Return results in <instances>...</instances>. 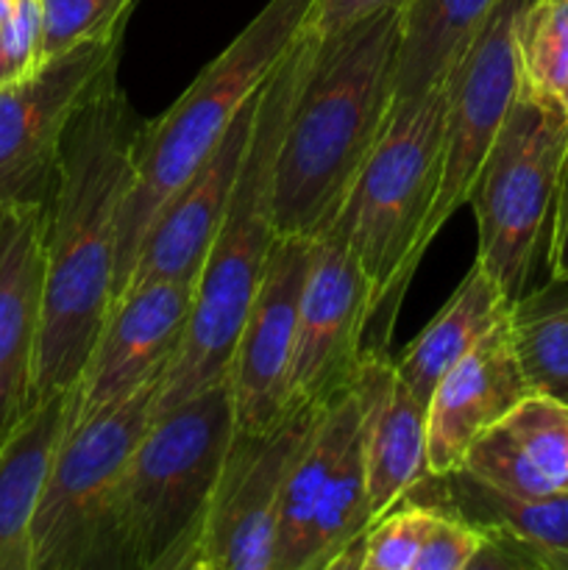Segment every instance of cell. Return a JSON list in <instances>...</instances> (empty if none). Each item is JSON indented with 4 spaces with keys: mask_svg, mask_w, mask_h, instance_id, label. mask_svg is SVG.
Segmentation results:
<instances>
[{
    "mask_svg": "<svg viewBox=\"0 0 568 570\" xmlns=\"http://www.w3.org/2000/svg\"><path fill=\"white\" fill-rule=\"evenodd\" d=\"M562 109L568 111V92H566V98H562Z\"/></svg>",
    "mask_w": 568,
    "mask_h": 570,
    "instance_id": "1f68e13d",
    "label": "cell"
},
{
    "mask_svg": "<svg viewBox=\"0 0 568 570\" xmlns=\"http://www.w3.org/2000/svg\"><path fill=\"white\" fill-rule=\"evenodd\" d=\"M401 501L438 507L479 529L484 546L473 570H568V495L523 499L457 468L429 473Z\"/></svg>",
    "mask_w": 568,
    "mask_h": 570,
    "instance_id": "5bb4252c",
    "label": "cell"
},
{
    "mask_svg": "<svg viewBox=\"0 0 568 570\" xmlns=\"http://www.w3.org/2000/svg\"><path fill=\"white\" fill-rule=\"evenodd\" d=\"M159 384L161 376L67 429L33 512L31 570H117V488L154 417Z\"/></svg>",
    "mask_w": 568,
    "mask_h": 570,
    "instance_id": "ba28073f",
    "label": "cell"
},
{
    "mask_svg": "<svg viewBox=\"0 0 568 570\" xmlns=\"http://www.w3.org/2000/svg\"><path fill=\"white\" fill-rule=\"evenodd\" d=\"M510 304L499 284L479 262H473L460 287L427 328L412 340L399 360H393L395 376L404 387L427 404L440 379L490 332L505 321Z\"/></svg>",
    "mask_w": 568,
    "mask_h": 570,
    "instance_id": "44dd1931",
    "label": "cell"
},
{
    "mask_svg": "<svg viewBox=\"0 0 568 570\" xmlns=\"http://www.w3.org/2000/svg\"><path fill=\"white\" fill-rule=\"evenodd\" d=\"M434 507L401 501L371 523L362 538L360 570H415Z\"/></svg>",
    "mask_w": 568,
    "mask_h": 570,
    "instance_id": "4316f807",
    "label": "cell"
},
{
    "mask_svg": "<svg viewBox=\"0 0 568 570\" xmlns=\"http://www.w3.org/2000/svg\"><path fill=\"white\" fill-rule=\"evenodd\" d=\"M407 0H315L306 20V31L315 39L332 37L354 22L368 20L388 9H401Z\"/></svg>",
    "mask_w": 568,
    "mask_h": 570,
    "instance_id": "f546056e",
    "label": "cell"
},
{
    "mask_svg": "<svg viewBox=\"0 0 568 570\" xmlns=\"http://www.w3.org/2000/svg\"><path fill=\"white\" fill-rule=\"evenodd\" d=\"M521 83L540 98L568 92V0H532L518 31Z\"/></svg>",
    "mask_w": 568,
    "mask_h": 570,
    "instance_id": "d4e9b609",
    "label": "cell"
},
{
    "mask_svg": "<svg viewBox=\"0 0 568 570\" xmlns=\"http://www.w3.org/2000/svg\"><path fill=\"white\" fill-rule=\"evenodd\" d=\"M354 387L362 404L360 440L368 501L376 521L429 476L427 404L395 376L390 351L362 348Z\"/></svg>",
    "mask_w": 568,
    "mask_h": 570,
    "instance_id": "ac0fdd59",
    "label": "cell"
},
{
    "mask_svg": "<svg viewBox=\"0 0 568 570\" xmlns=\"http://www.w3.org/2000/svg\"><path fill=\"white\" fill-rule=\"evenodd\" d=\"M373 312V284L343 234L315 239L298 309L287 415L332 404L354 384Z\"/></svg>",
    "mask_w": 568,
    "mask_h": 570,
    "instance_id": "8fae6325",
    "label": "cell"
},
{
    "mask_svg": "<svg viewBox=\"0 0 568 570\" xmlns=\"http://www.w3.org/2000/svg\"><path fill=\"white\" fill-rule=\"evenodd\" d=\"M195 282L134 284L111 306L76 387L72 423L92 417L165 376L193 315ZM70 423V426H72Z\"/></svg>",
    "mask_w": 568,
    "mask_h": 570,
    "instance_id": "4fadbf2b",
    "label": "cell"
},
{
    "mask_svg": "<svg viewBox=\"0 0 568 570\" xmlns=\"http://www.w3.org/2000/svg\"><path fill=\"white\" fill-rule=\"evenodd\" d=\"M45 306V206L0 209V445L33 410Z\"/></svg>",
    "mask_w": 568,
    "mask_h": 570,
    "instance_id": "e0dca14e",
    "label": "cell"
},
{
    "mask_svg": "<svg viewBox=\"0 0 568 570\" xmlns=\"http://www.w3.org/2000/svg\"><path fill=\"white\" fill-rule=\"evenodd\" d=\"M546 271H549L551 282L568 284V150H566V159H562L560 187H557L549 250H546Z\"/></svg>",
    "mask_w": 568,
    "mask_h": 570,
    "instance_id": "4dcf8cb0",
    "label": "cell"
},
{
    "mask_svg": "<svg viewBox=\"0 0 568 570\" xmlns=\"http://www.w3.org/2000/svg\"><path fill=\"white\" fill-rule=\"evenodd\" d=\"M443 122L445 81L395 104L343 215L332 226L373 284L368 351L390 348L395 315L423 259L418 239L440 184Z\"/></svg>",
    "mask_w": 568,
    "mask_h": 570,
    "instance_id": "8992f818",
    "label": "cell"
},
{
    "mask_svg": "<svg viewBox=\"0 0 568 570\" xmlns=\"http://www.w3.org/2000/svg\"><path fill=\"white\" fill-rule=\"evenodd\" d=\"M510 328L532 393L568 404V284H535L510 306Z\"/></svg>",
    "mask_w": 568,
    "mask_h": 570,
    "instance_id": "cb8c5ba5",
    "label": "cell"
},
{
    "mask_svg": "<svg viewBox=\"0 0 568 570\" xmlns=\"http://www.w3.org/2000/svg\"><path fill=\"white\" fill-rule=\"evenodd\" d=\"M42 65V14L39 0H11L0 20V87L31 76Z\"/></svg>",
    "mask_w": 568,
    "mask_h": 570,
    "instance_id": "83f0119b",
    "label": "cell"
},
{
    "mask_svg": "<svg viewBox=\"0 0 568 570\" xmlns=\"http://www.w3.org/2000/svg\"><path fill=\"white\" fill-rule=\"evenodd\" d=\"M501 0H407L395 65V104L445 81Z\"/></svg>",
    "mask_w": 568,
    "mask_h": 570,
    "instance_id": "603a6c76",
    "label": "cell"
},
{
    "mask_svg": "<svg viewBox=\"0 0 568 570\" xmlns=\"http://www.w3.org/2000/svg\"><path fill=\"white\" fill-rule=\"evenodd\" d=\"M566 150L568 111L521 83L468 198L477 220V262L510 306L535 287L546 265Z\"/></svg>",
    "mask_w": 568,
    "mask_h": 570,
    "instance_id": "52a82bcc",
    "label": "cell"
},
{
    "mask_svg": "<svg viewBox=\"0 0 568 570\" xmlns=\"http://www.w3.org/2000/svg\"><path fill=\"white\" fill-rule=\"evenodd\" d=\"M312 50L315 37L304 28L287 56L262 83L254 134L234 184L232 204L206 250L204 267L195 282L193 315L156 390L154 415L228 379L234 345L278 237L273 223V173L290 109L310 70Z\"/></svg>",
    "mask_w": 568,
    "mask_h": 570,
    "instance_id": "3957f363",
    "label": "cell"
},
{
    "mask_svg": "<svg viewBox=\"0 0 568 570\" xmlns=\"http://www.w3.org/2000/svg\"><path fill=\"white\" fill-rule=\"evenodd\" d=\"M123 39L87 42L0 87V209H42L59 178L67 128L120 65Z\"/></svg>",
    "mask_w": 568,
    "mask_h": 570,
    "instance_id": "9c48e42d",
    "label": "cell"
},
{
    "mask_svg": "<svg viewBox=\"0 0 568 570\" xmlns=\"http://www.w3.org/2000/svg\"><path fill=\"white\" fill-rule=\"evenodd\" d=\"M532 393L512 343L510 312L496 323L449 373L427 401L429 473L462 468L473 440Z\"/></svg>",
    "mask_w": 568,
    "mask_h": 570,
    "instance_id": "2e32d148",
    "label": "cell"
},
{
    "mask_svg": "<svg viewBox=\"0 0 568 570\" xmlns=\"http://www.w3.org/2000/svg\"><path fill=\"white\" fill-rule=\"evenodd\" d=\"M143 122L115 67L67 128L59 178L45 206V306L33 404L78 387L115 306L117 223Z\"/></svg>",
    "mask_w": 568,
    "mask_h": 570,
    "instance_id": "6da1fadb",
    "label": "cell"
},
{
    "mask_svg": "<svg viewBox=\"0 0 568 570\" xmlns=\"http://www.w3.org/2000/svg\"><path fill=\"white\" fill-rule=\"evenodd\" d=\"M484 538L479 529L434 507L427 540L415 560V570H473Z\"/></svg>",
    "mask_w": 568,
    "mask_h": 570,
    "instance_id": "f1b7e54d",
    "label": "cell"
},
{
    "mask_svg": "<svg viewBox=\"0 0 568 570\" xmlns=\"http://www.w3.org/2000/svg\"><path fill=\"white\" fill-rule=\"evenodd\" d=\"M312 6L315 0H267L265 9L195 76L170 109L143 122L117 223L115 301L126 289L139 245L159 212L204 165L245 100L304 33Z\"/></svg>",
    "mask_w": 568,
    "mask_h": 570,
    "instance_id": "277c9868",
    "label": "cell"
},
{
    "mask_svg": "<svg viewBox=\"0 0 568 570\" xmlns=\"http://www.w3.org/2000/svg\"><path fill=\"white\" fill-rule=\"evenodd\" d=\"M312 254L315 239L276 237L273 243L228 365L237 432H271L287 417V376Z\"/></svg>",
    "mask_w": 568,
    "mask_h": 570,
    "instance_id": "7c38bea8",
    "label": "cell"
},
{
    "mask_svg": "<svg viewBox=\"0 0 568 570\" xmlns=\"http://www.w3.org/2000/svg\"><path fill=\"white\" fill-rule=\"evenodd\" d=\"M234 432L228 379L150 417L117 488V570H193Z\"/></svg>",
    "mask_w": 568,
    "mask_h": 570,
    "instance_id": "5b68a950",
    "label": "cell"
},
{
    "mask_svg": "<svg viewBox=\"0 0 568 570\" xmlns=\"http://www.w3.org/2000/svg\"><path fill=\"white\" fill-rule=\"evenodd\" d=\"M401 9L315 39L273 173L278 237L321 239L343 215L395 106Z\"/></svg>",
    "mask_w": 568,
    "mask_h": 570,
    "instance_id": "7a4b0ae2",
    "label": "cell"
},
{
    "mask_svg": "<svg viewBox=\"0 0 568 570\" xmlns=\"http://www.w3.org/2000/svg\"><path fill=\"white\" fill-rule=\"evenodd\" d=\"M259 95L262 87L245 100L217 148L204 159V165L159 212L139 245L126 289L134 284L156 282V278L198 282L206 250H209L217 226L232 204L234 184H237L239 167H243L245 150H248L251 134H254Z\"/></svg>",
    "mask_w": 568,
    "mask_h": 570,
    "instance_id": "9a60e30c",
    "label": "cell"
},
{
    "mask_svg": "<svg viewBox=\"0 0 568 570\" xmlns=\"http://www.w3.org/2000/svg\"><path fill=\"white\" fill-rule=\"evenodd\" d=\"M72 410L76 390L50 395L0 445V570H31L33 512Z\"/></svg>",
    "mask_w": 568,
    "mask_h": 570,
    "instance_id": "ffe728a7",
    "label": "cell"
},
{
    "mask_svg": "<svg viewBox=\"0 0 568 570\" xmlns=\"http://www.w3.org/2000/svg\"><path fill=\"white\" fill-rule=\"evenodd\" d=\"M137 0H39L42 61L87 42L123 39Z\"/></svg>",
    "mask_w": 568,
    "mask_h": 570,
    "instance_id": "484cf974",
    "label": "cell"
},
{
    "mask_svg": "<svg viewBox=\"0 0 568 570\" xmlns=\"http://www.w3.org/2000/svg\"><path fill=\"white\" fill-rule=\"evenodd\" d=\"M462 471L523 499L568 495V404L529 393L473 440Z\"/></svg>",
    "mask_w": 568,
    "mask_h": 570,
    "instance_id": "d6986e66",
    "label": "cell"
},
{
    "mask_svg": "<svg viewBox=\"0 0 568 570\" xmlns=\"http://www.w3.org/2000/svg\"><path fill=\"white\" fill-rule=\"evenodd\" d=\"M360 426L362 404L356 387L351 384L323 410L290 468L282 495V515H278L273 570H304L317 501L340 456L360 434Z\"/></svg>",
    "mask_w": 568,
    "mask_h": 570,
    "instance_id": "7402d4cb",
    "label": "cell"
},
{
    "mask_svg": "<svg viewBox=\"0 0 568 570\" xmlns=\"http://www.w3.org/2000/svg\"><path fill=\"white\" fill-rule=\"evenodd\" d=\"M326 406L290 412L271 432H234L193 570H273L287 473Z\"/></svg>",
    "mask_w": 568,
    "mask_h": 570,
    "instance_id": "30bf717a",
    "label": "cell"
}]
</instances>
